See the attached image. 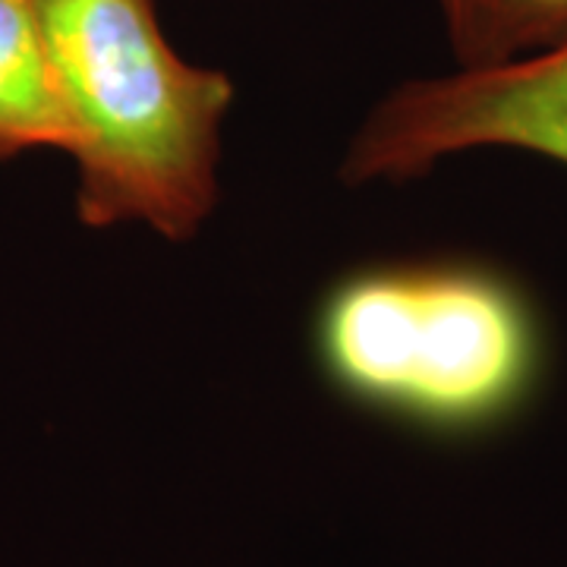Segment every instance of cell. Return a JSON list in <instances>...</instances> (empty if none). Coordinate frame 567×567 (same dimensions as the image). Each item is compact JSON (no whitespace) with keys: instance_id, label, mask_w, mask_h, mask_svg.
<instances>
[{"instance_id":"cell-3","label":"cell","mask_w":567,"mask_h":567,"mask_svg":"<svg viewBox=\"0 0 567 567\" xmlns=\"http://www.w3.org/2000/svg\"><path fill=\"white\" fill-rule=\"evenodd\" d=\"M476 148H514L567 167V44L524 61L401 82L341 158L350 186L423 177Z\"/></svg>"},{"instance_id":"cell-4","label":"cell","mask_w":567,"mask_h":567,"mask_svg":"<svg viewBox=\"0 0 567 567\" xmlns=\"http://www.w3.org/2000/svg\"><path fill=\"white\" fill-rule=\"evenodd\" d=\"M73 126L35 0H0V164L35 148L70 152Z\"/></svg>"},{"instance_id":"cell-1","label":"cell","mask_w":567,"mask_h":567,"mask_svg":"<svg viewBox=\"0 0 567 567\" xmlns=\"http://www.w3.org/2000/svg\"><path fill=\"white\" fill-rule=\"evenodd\" d=\"M73 126L76 215L193 240L218 203L234 80L174 51L155 0H35Z\"/></svg>"},{"instance_id":"cell-5","label":"cell","mask_w":567,"mask_h":567,"mask_svg":"<svg viewBox=\"0 0 567 567\" xmlns=\"http://www.w3.org/2000/svg\"><path fill=\"white\" fill-rule=\"evenodd\" d=\"M454 70H486L567 44V0H439Z\"/></svg>"},{"instance_id":"cell-2","label":"cell","mask_w":567,"mask_h":567,"mask_svg":"<svg viewBox=\"0 0 567 567\" xmlns=\"http://www.w3.org/2000/svg\"><path fill=\"white\" fill-rule=\"evenodd\" d=\"M316 350L350 401L435 432L517 416L546 369L529 297L480 262L360 268L324 293Z\"/></svg>"}]
</instances>
